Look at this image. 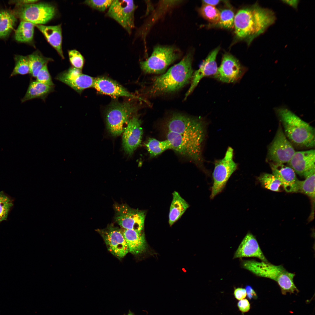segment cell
<instances>
[{"label": "cell", "mask_w": 315, "mask_h": 315, "mask_svg": "<svg viewBox=\"0 0 315 315\" xmlns=\"http://www.w3.org/2000/svg\"><path fill=\"white\" fill-rule=\"evenodd\" d=\"M273 13L257 4L239 10L235 15L234 27L236 36L250 43L263 33L275 20Z\"/></svg>", "instance_id": "obj_1"}, {"label": "cell", "mask_w": 315, "mask_h": 315, "mask_svg": "<svg viewBox=\"0 0 315 315\" xmlns=\"http://www.w3.org/2000/svg\"><path fill=\"white\" fill-rule=\"evenodd\" d=\"M192 60V54L189 52L180 62L156 77L151 87V93L159 94L173 92L187 84L192 79L194 73Z\"/></svg>", "instance_id": "obj_2"}, {"label": "cell", "mask_w": 315, "mask_h": 315, "mask_svg": "<svg viewBox=\"0 0 315 315\" xmlns=\"http://www.w3.org/2000/svg\"><path fill=\"white\" fill-rule=\"evenodd\" d=\"M275 111L287 136L293 143L307 147L315 145L314 129L288 109L278 108Z\"/></svg>", "instance_id": "obj_3"}, {"label": "cell", "mask_w": 315, "mask_h": 315, "mask_svg": "<svg viewBox=\"0 0 315 315\" xmlns=\"http://www.w3.org/2000/svg\"><path fill=\"white\" fill-rule=\"evenodd\" d=\"M241 265L243 268L258 276L269 278L276 281L283 295L299 292L293 281L295 274L288 272L282 266L253 260H243Z\"/></svg>", "instance_id": "obj_4"}, {"label": "cell", "mask_w": 315, "mask_h": 315, "mask_svg": "<svg viewBox=\"0 0 315 315\" xmlns=\"http://www.w3.org/2000/svg\"><path fill=\"white\" fill-rule=\"evenodd\" d=\"M206 124L201 118L176 113L167 119L164 126L166 131L204 142L206 134Z\"/></svg>", "instance_id": "obj_5"}, {"label": "cell", "mask_w": 315, "mask_h": 315, "mask_svg": "<svg viewBox=\"0 0 315 315\" xmlns=\"http://www.w3.org/2000/svg\"><path fill=\"white\" fill-rule=\"evenodd\" d=\"M137 107L131 102H114L108 108L106 120L108 129L113 136H119L126 129Z\"/></svg>", "instance_id": "obj_6"}, {"label": "cell", "mask_w": 315, "mask_h": 315, "mask_svg": "<svg viewBox=\"0 0 315 315\" xmlns=\"http://www.w3.org/2000/svg\"><path fill=\"white\" fill-rule=\"evenodd\" d=\"M167 139L172 149L180 156L188 159L203 170L202 148L204 143L184 136L180 134L166 132Z\"/></svg>", "instance_id": "obj_7"}, {"label": "cell", "mask_w": 315, "mask_h": 315, "mask_svg": "<svg viewBox=\"0 0 315 315\" xmlns=\"http://www.w3.org/2000/svg\"><path fill=\"white\" fill-rule=\"evenodd\" d=\"M180 50L175 47L158 46L154 47L150 56L140 62V67L144 72L159 74L181 56Z\"/></svg>", "instance_id": "obj_8"}, {"label": "cell", "mask_w": 315, "mask_h": 315, "mask_svg": "<svg viewBox=\"0 0 315 315\" xmlns=\"http://www.w3.org/2000/svg\"><path fill=\"white\" fill-rule=\"evenodd\" d=\"M21 20L34 24L43 25L53 19L56 14L55 8L46 3H38L16 6L13 11Z\"/></svg>", "instance_id": "obj_9"}, {"label": "cell", "mask_w": 315, "mask_h": 315, "mask_svg": "<svg viewBox=\"0 0 315 315\" xmlns=\"http://www.w3.org/2000/svg\"><path fill=\"white\" fill-rule=\"evenodd\" d=\"M233 156V149L229 147L224 157L215 161L212 174L213 183L210 197L211 199L222 191L228 180L237 169V164L234 161Z\"/></svg>", "instance_id": "obj_10"}, {"label": "cell", "mask_w": 315, "mask_h": 315, "mask_svg": "<svg viewBox=\"0 0 315 315\" xmlns=\"http://www.w3.org/2000/svg\"><path fill=\"white\" fill-rule=\"evenodd\" d=\"M114 220L124 229L139 231H144L145 217V211L135 209L126 204L115 203Z\"/></svg>", "instance_id": "obj_11"}, {"label": "cell", "mask_w": 315, "mask_h": 315, "mask_svg": "<svg viewBox=\"0 0 315 315\" xmlns=\"http://www.w3.org/2000/svg\"><path fill=\"white\" fill-rule=\"evenodd\" d=\"M136 8L133 0H113L106 15L130 34L134 27V13Z\"/></svg>", "instance_id": "obj_12"}, {"label": "cell", "mask_w": 315, "mask_h": 315, "mask_svg": "<svg viewBox=\"0 0 315 315\" xmlns=\"http://www.w3.org/2000/svg\"><path fill=\"white\" fill-rule=\"evenodd\" d=\"M96 231L102 237L108 250L118 259L123 258L129 252L122 231L118 227L111 224L104 229Z\"/></svg>", "instance_id": "obj_13"}, {"label": "cell", "mask_w": 315, "mask_h": 315, "mask_svg": "<svg viewBox=\"0 0 315 315\" xmlns=\"http://www.w3.org/2000/svg\"><path fill=\"white\" fill-rule=\"evenodd\" d=\"M245 71L236 58L226 53L223 56L221 64L213 77L223 83H234L240 80Z\"/></svg>", "instance_id": "obj_14"}, {"label": "cell", "mask_w": 315, "mask_h": 315, "mask_svg": "<svg viewBox=\"0 0 315 315\" xmlns=\"http://www.w3.org/2000/svg\"><path fill=\"white\" fill-rule=\"evenodd\" d=\"M295 151L279 126L268 149L269 158L274 162L288 163Z\"/></svg>", "instance_id": "obj_15"}, {"label": "cell", "mask_w": 315, "mask_h": 315, "mask_svg": "<svg viewBox=\"0 0 315 315\" xmlns=\"http://www.w3.org/2000/svg\"><path fill=\"white\" fill-rule=\"evenodd\" d=\"M55 78L80 94L84 90L93 87L94 79L83 74L81 70L73 67L59 73Z\"/></svg>", "instance_id": "obj_16"}, {"label": "cell", "mask_w": 315, "mask_h": 315, "mask_svg": "<svg viewBox=\"0 0 315 315\" xmlns=\"http://www.w3.org/2000/svg\"><path fill=\"white\" fill-rule=\"evenodd\" d=\"M141 122L139 118L134 116L130 120L123 132L122 144L125 153L132 154L140 144L143 134Z\"/></svg>", "instance_id": "obj_17"}, {"label": "cell", "mask_w": 315, "mask_h": 315, "mask_svg": "<svg viewBox=\"0 0 315 315\" xmlns=\"http://www.w3.org/2000/svg\"><path fill=\"white\" fill-rule=\"evenodd\" d=\"M219 50L218 47L211 52L199 68L193 73L190 85L185 95V99L192 92L202 78L215 74L218 68L216 58Z\"/></svg>", "instance_id": "obj_18"}, {"label": "cell", "mask_w": 315, "mask_h": 315, "mask_svg": "<svg viewBox=\"0 0 315 315\" xmlns=\"http://www.w3.org/2000/svg\"><path fill=\"white\" fill-rule=\"evenodd\" d=\"M93 88L100 94L113 97H125L140 99L129 92L117 82L106 76L95 78Z\"/></svg>", "instance_id": "obj_19"}, {"label": "cell", "mask_w": 315, "mask_h": 315, "mask_svg": "<svg viewBox=\"0 0 315 315\" xmlns=\"http://www.w3.org/2000/svg\"><path fill=\"white\" fill-rule=\"evenodd\" d=\"M314 150L295 152L288 163L295 173L304 176L315 168Z\"/></svg>", "instance_id": "obj_20"}, {"label": "cell", "mask_w": 315, "mask_h": 315, "mask_svg": "<svg viewBox=\"0 0 315 315\" xmlns=\"http://www.w3.org/2000/svg\"><path fill=\"white\" fill-rule=\"evenodd\" d=\"M270 165L272 174L280 181L286 191L297 192L299 180L292 168L284 164L275 162L271 163Z\"/></svg>", "instance_id": "obj_21"}, {"label": "cell", "mask_w": 315, "mask_h": 315, "mask_svg": "<svg viewBox=\"0 0 315 315\" xmlns=\"http://www.w3.org/2000/svg\"><path fill=\"white\" fill-rule=\"evenodd\" d=\"M254 257L268 262L254 236L251 233L246 235L234 254L233 258Z\"/></svg>", "instance_id": "obj_22"}, {"label": "cell", "mask_w": 315, "mask_h": 315, "mask_svg": "<svg viewBox=\"0 0 315 315\" xmlns=\"http://www.w3.org/2000/svg\"><path fill=\"white\" fill-rule=\"evenodd\" d=\"M122 232L128 246L129 252L135 255L145 252L147 244L144 231L124 229Z\"/></svg>", "instance_id": "obj_23"}, {"label": "cell", "mask_w": 315, "mask_h": 315, "mask_svg": "<svg viewBox=\"0 0 315 315\" xmlns=\"http://www.w3.org/2000/svg\"><path fill=\"white\" fill-rule=\"evenodd\" d=\"M35 26L42 33L48 42L56 50L62 58L64 59L62 48L61 25L55 26L37 25Z\"/></svg>", "instance_id": "obj_24"}, {"label": "cell", "mask_w": 315, "mask_h": 315, "mask_svg": "<svg viewBox=\"0 0 315 315\" xmlns=\"http://www.w3.org/2000/svg\"><path fill=\"white\" fill-rule=\"evenodd\" d=\"M54 90V86H50L36 80L31 81L26 92L21 100V103L34 99H41L45 101L47 97Z\"/></svg>", "instance_id": "obj_25"}, {"label": "cell", "mask_w": 315, "mask_h": 315, "mask_svg": "<svg viewBox=\"0 0 315 315\" xmlns=\"http://www.w3.org/2000/svg\"><path fill=\"white\" fill-rule=\"evenodd\" d=\"M169 214V222L170 226L176 222L183 215L189 205L178 192L174 191Z\"/></svg>", "instance_id": "obj_26"}, {"label": "cell", "mask_w": 315, "mask_h": 315, "mask_svg": "<svg viewBox=\"0 0 315 315\" xmlns=\"http://www.w3.org/2000/svg\"><path fill=\"white\" fill-rule=\"evenodd\" d=\"M16 17L13 12L6 9L0 10V38L7 37L13 29Z\"/></svg>", "instance_id": "obj_27"}, {"label": "cell", "mask_w": 315, "mask_h": 315, "mask_svg": "<svg viewBox=\"0 0 315 315\" xmlns=\"http://www.w3.org/2000/svg\"><path fill=\"white\" fill-rule=\"evenodd\" d=\"M35 26L31 22L21 20L15 33V39L21 42H32L33 39Z\"/></svg>", "instance_id": "obj_28"}, {"label": "cell", "mask_w": 315, "mask_h": 315, "mask_svg": "<svg viewBox=\"0 0 315 315\" xmlns=\"http://www.w3.org/2000/svg\"><path fill=\"white\" fill-rule=\"evenodd\" d=\"M315 168L313 169L307 173L304 177L305 180H298L297 192H300L310 197L313 200H314Z\"/></svg>", "instance_id": "obj_29"}, {"label": "cell", "mask_w": 315, "mask_h": 315, "mask_svg": "<svg viewBox=\"0 0 315 315\" xmlns=\"http://www.w3.org/2000/svg\"><path fill=\"white\" fill-rule=\"evenodd\" d=\"M30 68L29 74L33 77H36L41 69L50 61V58L43 56L40 52L36 51L28 56Z\"/></svg>", "instance_id": "obj_30"}, {"label": "cell", "mask_w": 315, "mask_h": 315, "mask_svg": "<svg viewBox=\"0 0 315 315\" xmlns=\"http://www.w3.org/2000/svg\"><path fill=\"white\" fill-rule=\"evenodd\" d=\"M151 158L156 157L169 149H172V146L167 139L160 141L154 138H149L145 144Z\"/></svg>", "instance_id": "obj_31"}, {"label": "cell", "mask_w": 315, "mask_h": 315, "mask_svg": "<svg viewBox=\"0 0 315 315\" xmlns=\"http://www.w3.org/2000/svg\"><path fill=\"white\" fill-rule=\"evenodd\" d=\"M258 180L264 188L272 191H279L280 187L282 186L280 181L272 174L263 173Z\"/></svg>", "instance_id": "obj_32"}, {"label": "cell", "mask_w": 315, "mask_h": 315, "mask_svg": "<svg viewBox=\"0 0 315 315\" xmlns=\"http://www.w3.org/2000/svg\"><path fill=\"white\" fill-rule=\"evenodd\" d=\"M15 66L10 75L12 77L18 75L29 74L30 68L28 56L16 55L14 58Z\"/></svg>", "instance_id": "obj_33"}, {"label": "cell", "mask_w": 315, "mask_h": 315, "mask_svg": "<svg viewBox=\"0 0 315 315\" xmlns=\"http://www.w3.org/2000/svg\"><path fill=\"white\" fill-rule=\"evenodd\" d=\"M199 11L201 15L208 21L213 23H218L220 12L214 6L204 4Z\"/></svg>", "instance_id": "obj_34"}, {"label": "cell", "mask_w": 315, "mask_h": 315, "mask_svg": "<svg viewBox=\"0 0 315 315\" xmlns=\"http://www.w3.org/2000/svg\"><path fill=\"white\" fill-rule=\"evenodd\" d=\"M13 206V200L3 191L0 192V223L7 220L9 213Z\"/></svg>", "instance_id": "obj_35"}, {"label": "cell", "mask_w": 315, "mask_h": 315, "mask_svg": "<svg viewBox=\"0 0 315 315\" xmlns=\"http://www.w3.org/2000/svg\"><path fill=\"white\" fill-rule=\"evenodd\" d=\"M220 18L218 23L222 27L230 29L234 27L235 15L230 9L226 8L220 11Z\"/></svg>", "instance_id": "obj_36"}, {"label": "cell", "mask_w": 315, "mask_h": 315, "mask_svg": "<svg viewBox=\"0 0 315 315\" xmlns=\"http://www.w3.org/2000/svg\"><path fill=\"white\" fill-rule=\"evenodd\" d=\"M68 55L72 67L81 70L84 65V59L81 53L76 50H72L69 51Z\"/></svg>", "instance_id": "obj_37"}, {"label": "cell", "mask_w": 315, "mask_h": 315, "mask_svg": "<svg viewBox=\"0 0 315 315\" xmlns=\"http://www.w3.org/2000/svg\"><path fill=\"white\" fill-rule=\"evenodd\" d=\"M113 0H88L84 3L92 8L98 11L104 12L109 8Z\"/></svg>", "instance_id": "obj_38"}, {"label": "cell", "mask_w": 315, "mask_h": 315, "mask_svg": "<svg viewBox=\"0 0 315 315\" xmlns=\"http://www.w3.org/2000/svg\"><path fill=\"white\" fill-rule=\"evenodd\" d=\"M36 80L50 86H54L51 76L49 72L47 64L44 65L38 72L36 77Z\"/></svg>", "instance_id": "obj_39"}, {"label": "cell", "mask_w": 315, "mask_h": 315, "mask_svg": "<svg viewBox=\"0 0 315 315\" xmlns=\"http://www.w3.org/2000/svg\"><path fill=\"white\" fill-rule=\"evenodd\" d=\"M237 306L239 310L243 313L248 312L250 308V305L246 299L240 300L238 303Z\"/></svg>", "instance_id": "obj_40"}, {"label": "cell", "mask_w": 315, "mask_h": 315, "mask_svg": "<svg viewBox=\"0 0 315 315\" xmlns=\"http://www.w3.org/2000/svg\"><path fill=\"white\" fill-rule=\"evenodd\" d=\"M246 290L244 288H238L235 289L234 291V296L238 300L243 299L246 297Z\"/></svg>", "instance_id": "obj_41"}, {"label": "cell", "mask_w": 315, "mask_h": 315, "mask_svg": "<svg viewBox=\"0 0 315 315\" xmlns=\"http://www.w3.org/2000/svg\"><path fill=\"white\" fill-rule=\"evenodd\" d=\"M38 1V0H15L10 1V3L15 4L16 6H18L35 3Z\"/></svg>", "instance_id": "obj_42"}, {"label": "cell", "mask_w": 315, "mask_h": 315, "mask_svg": "<svg viewBox=\"0 0 315 315\" xmlns=\"http://www.w3.org/2000/svg\"><path fill=\"white\" fill-rule=\"evenodd\" d=\"M246 294L250 299L257 298V295L252 288L250 286H247L245 289Z\"/></svg>", "instance_id": "obj_43"}, {"label": "cell", "mask_w": 315, "mask_h": 315, "mask_svg": "<svg viewBox=\"0 0 315 315\" xmlns=\"http://www.w3.org/2000/svg\"><path fill=\"white\" fill-rule=\"evenodd\" d=\"M220 1V0H204L203 3L204 4L214 6L218 4Z\"/></svg>", "instance_id": "obj_44"}, {"label": "cell", "mask_w": 315, "mask_h": 315, "mask_svg": "<svg viewBox=\"0 0 315 315\" xmlns=\"http://www.w3.org/2000/svg\"><path fill=\"white\" fill-rule=\"evenodd\" d=\"M297 1H285V2L286 3L289 5H290L292 6L295 7H296V6L297 5L298 2Z\"/></svg>", "instance_id": "obj_45"}, {"label": "cell", "mask_w": 315, "mask_h": 315, "mask_svg": "<svg viewBox=\"0 0 315 315\" xmlns=\"http://www.w3.org/2000/svg\"><path fill=\"white\" fill-rule=\"evenodd\" d=\"M133 315V314H132L131 313H130L127 315Z\"/></svg>", "instance_id": "obj_46"}, {"label": "cell", "mask_w": 315, "mask_h": 315, "mask_svg": "<svg viewBox=\"0 0 315 315\" xmlns=\"http://www.w3.org/2000/svg\"></svg>", "instance_id": "obj_47"}]
</instances>
